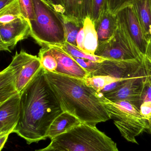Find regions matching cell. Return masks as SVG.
<instances>
[{
	"label": "cell",
	"instance_id": "32",
	"mask_svg": "<svg viewBox=\"0 0 151 151\" xmlns=\"http://www.w3.org/2000/svg\"><path fill=\"white\" fill-rule=\"evenodd\" d=\"M9 135V134H6L0 136V150H1L4 147V145L7 142Z\"/></svg>",
	"mask_w": 151,
	"mask_h": 151
},
{
	"label": "cell",
	"instance_id": "3",
	"mask_svg": "<svg viewBox=\"0 0 151 151\" xmlns=\"http://www.w3.org/2000/svg\"><path fill=\"white\" fill-rule=\"evenodd\" d=\"M42 67L36 56L16 52L11 63L0 73V104L21 93Z\"/></svg>",
	"mask_w": 151,
	"mask_h": 151
},
{
	"label": "cell",
	"instance_id": "33",
	"mask_svg": "<svg viewBox=\"0 0 151 151\" xmlns=\"http://www.w3.org/2000/svg\"><path fill=\"white\" fill-rule=\"evenodd\" d=\"M35 151H62L56 148H54L49 145L46 148L43 149H40V150H36Z\"/></svg>",
	"mask_w": 151,
	"mask_h": 151
},
{
	"label": "cell",
	"instance_id": "20",
	"mask_svg": "<svg viewBox=\"0 0 151 151\" xmlns=\"http://www.w3.org/2000/svg\"><path fill=\"white\" fill-rule=\"evenodd\" d=\"M21 17H24L19 0H14L0 9V24L10 23Z\"/></svg>",
	"mask_w": 151,
	"mask_h": 151
},
{
	"label": "cell",
	"instance_id": "6",
	"mask_svg": "<svg viewBox=\"0 0 151 151\" xmlns=\"http://www.w3.org/2000/svg\"><path fill=\"white\" fill-rule=\"evenodd\" d=\"M102 100L122 136L128 142L138 144L136 137L148 128V122L139 109L127 101H111L103 95Z\"/></svg>",
	"mask_w": 151,
	"mask_h": 151
},
{
	"label": "cell",
	"instance_id": "39",
	"mask_svg": "<svg viewBox=\"0 0 151 151\" xmlns=\"http://www.w3.org/2000/svg\"></svg>",
	"mask_w": 151,
	"mask_h": 151
},
{
	"label": "cell",
	"instance_id": "24",
	"mask_svg": "<svg viewBox=\"0 0 151 151\" xmlns=\"http://www.w3.org/2000/svg\"><path fill=\"white\" fill-rule=\"evenodd\" d=\"M64 14L83 21L82 16V0H64Z\"/></svg>",
	"mask_w": 151,
	"mask_h": 151
},
{
	"label": "cell",
	"instance_id": "30",
	"mask_svg": "<svg viewBox=\"0 0 151 151\" xmlns=\"http://www.w3.org/2000/svg\"><path fill=\"white\" fill-rule=\"evenodd\" d=\"M51 5L60 14H64V0H49Z\"/></svg>",
	"mask_w": 151,
	"mask_h": 151
},
{
	"label": "cell",
	"instance_id": "15",
	"mask_svg": "<svg viewBox=\"0 0 151 151\" xmlns=\"http://www.w3.org/2000/svg\"><path fill=\"white\" fill-rule=\"evenodd\" d=\"M146 74L140 98V111L144 119L151 117V59L144 55Z\"/></svg>",
	"mask_w": 151,
	"mask_h": 151
},
{
	"label": "cell",
	"instance_id": "27",
	"mask_svg": "<svg viewBox=\"0 0 151 151\" xmlns=\"http://www.w3.org/2000/svg\"><path fill=\"white\" fill-rule=\"evenodd\" d=\"M23 17L30 21L34 19L35 9L33 0H19Z\"/></svg>",
	"mask_w": 151,
	"mask_h": 151
},
{
	"label": "cell",
	"instance_id": "11",
	"mask_svg": "<svg viewBox=\"0 0 151 151\" xmlns=\"http://www.w3.org/2000/svg\"><path fill=\"white\" fill-rule=\"evenodd\" d=\"M117 16L124 24L141 53L143 55H146L149 42L145 37L134 4L121 11Z\"/></svg>",
	"mask_w": 151,
	"mask_h": 151
},
{
	"label": "cell",
	"instance_id": "14",
	"mask_svg": "<svg viewBox=\"0 0 151 151\" xmlns=\"http://www.w3.org/2000/svg\"><path fill=\"white\" fill-rule=\"evenodd\" d=\"M94 24L99 45L110 40L116 32L118 26L117 15L111 13L107 8Z\"/></svg>",
	"mask_w": 151,
	"mask_h": 151
},
{
	"label": "cell",
	"instance_id": "22",
	"mask_svg": "<svg viewBox=\"0 0 151 151\" xmlns=\"http://www.w3.org/2000/svg\"><path fill=\"white\" fill-rule=\"evenodd\" d=\"M39 53L43 68L46 71L55 73L58 66V63L55 57L51 53L48 46H43Z\"/></svg>",
	"mask_w": 151,
	"mask_h": 151
},
{
	"label": "cell",
	"instance_id": "28",
	"mask_svg": "<svg viewBox=\"0 0 151 151\" xmlns=\"http://www.w3.org/2000/svg\"><path fill=\"white\" fill-rule=\"evenodd\" d=\"M73 58L76 60V62L88 73L89 75L97 70L100 63H95L87 59Z\"/></svg>",
	"mask_w": 151,
	"mask_h": 151
},
{
	"label": "cell",
	"instance_id": "23",
	"mask_svg": "<svg viewBox=\"0 0 151 151\" xmlns=\"http://www.w3.org/2000/svg\"><path fill=\"white\" fill-rule=\"evenodd\" d=\"M119 80H120L109 76H88L84 81L88 86L93 88L98 93H100L107 84Z\"/></svg>",
	"mask_w": 151,
	"mask_h": 151
},
{
	"label": "cell",
	"instance_id": "34",
	"mask_svg": "<svg viewBox=\"0 0 151 151\" xmlns=\"http://www.w3.org/2000/svg\"><path fill=\"white\" fill-rule=\"evenodd\" d=\"M14 0H0V9L13 1Z\"/></svg>",
	"mask_w": 151,
	"mask_h": 151
},
{
	"label": "cell",
	"instance_id": "29",
	"mask_svg": "<svg viewBox=\"0 0 151 151\" xmlns=\"http://www.w3.org/2000/svg\"><path fill=\"white\" fill-rule=\"evenodd\" d=\"M92 0H82V16L84 19L87 17L91 18Z\"/></svg>",
	"mask_w": 151,
	"mask_h": 151
},
{
	"label": "cell",
	"instance_id": "18",
	"mask_svg": "<svg viewBox=\"0 0 151 151\" xmlns=\"http://www.w3.org/2000/svg\"><path fill=\"white\" fill-rule=\"evenodd\" d=\"M83 28L84 31L83 51L88 54L95 55L98 46V37L95 25L90 18L87 17L84 19Z\"/></svg>",
	"mask_w": 151,
	"mask_h": 151
},
{
	"label": "cell",
	"instance_id": "19",
	"mask_svg": "<svg viewBox=\"0 0 151 151\" xmlns=\"http://www.w3.org/2000/svg\"><path fill=\"white\" fill-rule=\"evenodd\" d=\"M62 16L64 20L66 42L77 47V36L84 26V22L64 14H62Z\"/></svg>",
	"mask_w": 151,
	"mask_h": 151
},
{
	"label": "cell",
	"instance_id": "1",
	"mask_svg": "<svg viewBox=\"0 0 151 151\" xmlns=\"http://www.w3.org/2000/svg\"><path fill=\"white\" fill-rule=\"evenodd\" d=\"M63 112L42 67L20 93V118L12 133L29 145L45 140L51 125Z\"/></svg>",
	"mask_w": 151,
	"mask_h": 151
},
{
	"label": "cell",
	"instance_id": "25",
	"mask_svg": "<svg viewBox=\"0 0 151 151\" xmlns=\"http://www.w3.org/2000/svg\"><path fill=\"white\" fill-rule=\"evenodd\" d=\"M138 0H106L107 9L113 15L128 6L133 5Z\"/></svg>",
	"mask_w": 151,
	"mask_h": 151
},
{
	"label": "cell",
	"instance_id": "2",
	"mask_svg": "<svg viewBox=\"0 0 151 151\" xmlns=\"http://www.w3.org/2000/svg\"><path fill=\"white\" fill-rule=\"evenodd\" d=\"M45 74L64 111L94 127L111 119L103 95L88 86L84 80L46 70Z\"/></svg>",
	"mask_w": 151,
	"mask_h": 151
},
{
	"label": "cell",
	"instance_id": "7",
	"mask_svg": "<svg viewBox=\"0 0 151 151\" xmlns=\"http://www.w3.org/2000/svg\"><path fill=\"white\" fill-rule=\"evenodd\" d=\"M118 18V17H117ZM118 26L110 40L99 44L95 55L108 60H128L142 56L124 24L118 18Z\"/></svg>",
	"mask_w": 151,
	"mask_h": 151
},
{
	"label": "cell",
	"instance_id": "17",
	"mask_svg": "<svg viewBox=\"0 0 151 151\" xmlns=\"http://www.w3.org/2000/svg\"><path fill=\"white\" fill-rule=\"evenodd\" d=\"M134 5L145 37L150 42L151 40V0H138Z\"/></svg>",
	"mask_w": 151,
	"mask_h": 151
},
{
	"label": "cell",
	"instance_id": "35",
	"mask_svg": "<svg viewBox=\"0 0 151 151\" xmlns=\"http://www.w3.org/2000/svg\"><path fill=\"white\" fill-rule=\"evenodd\" d=\"M146 55L151 58V41L149 42V45H148V48H147V52H146Z\"/></svg>",
	"mask_w": 151,
	"mask_h": 151
},
{
	"label": "cell",
	"instance_id": "36",
	"mask_svg": "<svg viewBox=\"0 0 151 151\" xmlns=\"http://www.w3.org/2000/svg\"><path fill=\"white\" fill-rule=\"evenodd\" d=\"M147 122H148V128H147V130H148L151 134V117L150 119L147 121Z\"/></svg>",
	"mask_w": 151,
	"mask_h": 151
},
{
	"label": "cell",
	"instance_id": "8",
	"mask_svg": "<svg viewBox=\"0 0 151 151\" xmlns=\"http://www.w3.org/2000/svg\"><path fill=\"white\" fill-rule=\"evenodd\" d=\"M146 74L145 59L138 71L118 88L103 95L111 101H127L140 111V98Z\"/></svg>",
	"mask_w": 151,
	"mask_h": 151
},
{
	"label": "cell",
	"instance_id": "31",
	"mask_svg": "<svg viewBox=\"0 0 151 151\" xmlns=\"http://www.w3.org/2000/svg\"><path fill=\"white\" fill-rule=\"evenodd\" d=\"M84 31L83 27L81 29L80 31L78 33L77 37V47L83 51L84 48H83V42H84Z\"/></svg>",
	"mask_w": 151,
	"mask_h": 151
},
{
	"label": "cell",
	"instance_id": "5",
	"mask_svg": "<svg viewBox=\"0 0 151 151\" xmlns=\"http://www.w3.org/2000/svg\"><path fill=\"white\" fill-rule=\"evenodd\" d=\"M35 17L29 21L30 36L41 46H59L66 42L64 20L50 4L33 0Z\"/></svg>",
	"mask_w": 151,
	"mask_h": 151
},
{
	"label": "cell",
	"instance_id": "37",
	"mask_svg": "<svg viewBox=\"0 0 151 151\" xmlns=\"http://www.w3.org/2000/svg\"><path fill=\"white\" fill-rule=\"evenodd\" d=\"M43 1H45V2L48 3L50 4L49 1V0H43Z\"/></svg>",
	"mask_w": 151,
	"mask_h": 151
},
{
	"label": "cell",
	"instance_id": "13",
	"mask_svg": "<svg viewBox=\"0 0 151 151\" xmlns=\"http://www.w3.org/2000/svg\"><path fill=\"white\" fill-rule=\"evenodd\" d=\"M50 51L56 59L58 66L55 73L85 80L89 76L74 58L56 46H48Z\"/></svg>",
	"mask_w": 151,
	"mask_h": 151
},
{
	"label": "cell",
	"instance_id": "12",
	"mask_svg": "<svg viewBox=\"0 0 151 151\" xmlns=\"http://www.w3.org/2000/svg\"><path fill=\"white\" fill-rule=\"evenodd\" d=\"M20 93L0 104V136L12 133L19 120Z\"/></svg>",
	"mask_w": 151,
	"mask_h": 151
},
{
	"label": "cell",
	"instance_id": "10",
	"mask_svg": "<svg viewBox=\"0 0 151 151\" xmlns=\"http://www.w3.org/2000/svg\"><path fill=\"white\" fill-rule=\"evenodd\" d=\"M30 33L29 21L25 17L0 24V50L10 52L18 42L28 38Z\"/></svg>",
	"mask_w": 151,
	"mask_h": 151
},
{
	"label": "cell",
	"instance_id": "21",
	"mask_svg": "<svg viewBox=\"0 0 151 151\" xmlns=\"http://www.w3.org/2000/svg\"><path fill=\"white\" fill-rule=\"evenodd\" d=\"M56 47L60 48L65 52L73 57L87 59L92 62L98 63H102L105 60H108L106 58L95 55L88 54L79 49L77 47L66 42L62 45Z\"/></svg>",
	"mask_w": 151,
	"mask_h": 151
},
{
	"label": "cell",
	"instance_id": "38",
	"mask_svg": "<svg viewBox=\"0 0 151 151\" xmlns=\"http://www.w3.org/2000/svg\"></svg>",
	"mask_w": 151,
	"mask_h": 151
},
{
	"label": "cell",
	"instance_id": "4",
	"mask_svg": "<svg viewBox=\"0 0 151 151\" xmlns=\"http://www.w3.org/2000/svg\"><path fill=\"white\" fill-rule=\"evenodd\" d=\"M49 145L62 151H119L109 137L84 123L52 138Z\"/></svg>",
	"mask_w": 151,
	"mask_h": 151
},
{
	"label": "cell",
	"instance_id": "26",
	"mask_svg": "<svg viewBox=\"0 0 151 151\" xmlns=\"http://www.w3.org/2000/svg\"><path fill=\"white\" fill-rule=\"evenodd\" d=\"M106 0H92L91 19L93 23L97 21L102 13L107 9Z\"/></svg>",
	"mask_w": 151,
	"mask_h": 151
},
{
	"label": "cell",
	"instance_id": "9",
	"mask_svg": "<svg viewBox=\"0 0 151 151\" xmlns=\"http://www.w3.org/2000/svg\"><path fill=\"white\" fill-rule=\"evenodd\" d=\"M144 57V55L132 60H105L100 63L97 70L89 76H104L119 80L129 79L140 69Z\"/></svg>",
	"mask_w": 151,
	"mask_h": 151
},
{
	"label": "cell",
	"instance_id": "16",
	"mask_svg": "<svg viewBox=\"0 0 151 151\" xmlns=\"http://www.w3.org/2000/svg\"><path fill=\"white\" fill-rule=\"evenodd\" d=\"M82 123L76 117L66 111L59 114L52 122L48 131L47 137L51 140L71 130Z\"/></svg>",
	"mask_w": 151,
	"mask_h": 151
}]
</instances>
